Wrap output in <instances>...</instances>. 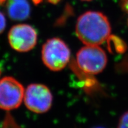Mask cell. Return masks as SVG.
<instances>
[{
	"label": "cell",
	"mask_w": 128,
	"mask_h": 128,
	"mask_svg": "<svg viewBox=\"0 0 128 128\" xmlns=\"http://www.w3.org/2000/svg\"><path fill=\"white\" fill-rule=\"evenodd\" d=\"M76 58L78 68L91 75L103 71L108 63L104 50L97 45H86L82 48L76 54Z\"/></svg>",
	"instance_id": "cell-3"
},
{
	"label": "cell",
	"mask_w": 128,
	"mask_h": 128,
	"mask_svg": "<svg viewBox=\"0 0 128 128\" xmlns=\"http://www.w3.org/2000/svg\"><path fill=\"white\" fill-rule=\"evenodd\" d=\"M6 1H7V0H0V6L4 5Z\"/></svg>",
	"instance_id": "cell-15"
},
{
	"label": "cell",
	"mask_w": 128,
	"mask_h": 128,
	"mask_svg": "<svg viewBox=\"0 0 128 128\" xmlns=\"http://www.w3.org/2000/svg\"><path fill=\"white\" fill-rule=\"evenodd\" d=\"M120 6L123 11L128 15V0H122Z\"/></svg>",
	"instance_id": "cell-12"
},
{
	"label": "cell",
	"mask_w": 128,
	"mask_h": 128,
	"mask_svg": "<svg viewBox=\"0 0 128 128\" xmlns=\"http://www.w3.org/2000/svg\"><path fill=\"white\" fill-rule=\"evenodd\" d=\"M48 2L52 4H57L60 2V0H47Z\"/></svg>",
	"instance_id": "cell-13"
},
{
	"label": "cell",
	"mask_w": 128,
	"mask_h": 128,
	"mask_svg": "<svg viewBox=\"0 0 128 128\" xmlns=\"http://www.w3.org/2000/svg\"><path fill=\"white\" fill-rule=\"evenodd\" d=\"M81 1H92V0H81Z\"/></svg>",
	"instance_id": "cell-16"
},
{
	"label": "cell",
	"mask_w": 128,
	"mask_h": 128,
	"mask_svg": "<svg viewBox=\"0 0 128 128\" xmlns=\"http://www.w3.org/2000/svg\"><path fill=\"white\" fill-rule=\"evenodd\" d=\"M118 71L122 72H128V55L118 64Z\"/></svg>",
	"instance_id": "cell-10"
},
{
	"label": "cell",
	"mask_w": 128,
	"mask_h": 128,
	"mask_svg": "<svg viewBox=\"0 0 128 128\" xmlns=\"http://www.w3.org/2000/svg\"><path fill=\"white\" fill-rule=\"evenodd\" d=\"M24 89L15 78L6 76L0 80V109L12 110L21 105Z\"/></svg>",
	"instance_id": "cell-5"
},
{
	"label": "cell",
	"mask_w": 128,
	"mask_h": 128,
	"mask_svg": "<svg viewBox=\"0 0 128 128\" xmlns=\"http://www.w3.org/2000/svg\"><path fill=\"white\" fill-rule=\"evenodd\" d=\"M70 48L60 38L48 39L43 46L42 50L43 62L51 71L62 70L70 62Z\"/></svg>",
	"instance_id": "cell-2"
},
{
	"label": "cell",
	"mask_w": 128,
	"mask_h": 128,
	"mask_svg": "<svg viewBox=\"0 0 128 128\" xmlns=\"http://www.w3.org/2000/svg\"><path fill=\"white\" fill-rule=\"evenodd\" d=\"M6 27V19L4 14L0 12V34L4 32Z\"/></svg>",
	"instance_id": "cell-11"
},
{
	"label": "cell",
	"mask_w": 128,
	"mask_h": 128,
	"mask_svg": "<svg viewBox=\"0 0 128 128\" xmlns=\"http://www.w3.org/2000/svg\"><path fill=\"white\" fill-rule=\"evenodd\" d=\"M1 70H0V75H1Z\"/></svg>",
	"instance_id": "cell-17"
},
{
	"label": "cell",
	"mask_w": 128,
	"mask_h": 128,
	"mask_svg": "<svg viewBox=\"0 0 128 128\" xmlns=\"http://www.w3.org/2000/svg\"><path fill=\"white\" fill-rule=\"evenodd\" d=\"M52 100L50 90L44 85L30 84L24 92L25 105L34 113H44L48 112L52 106Z\"/></svg>",
	"instance_id": "cell-4"
},
{
	"label": "cell",
	"mask_w": 128,
	"mask_h": 128,
	"mask_svg": "<svg viewBox=\"0 0 128 128\" xmlns=\"http://www.w3.org/2000/svg\"><path fill=\"white\" fill-rule=\"evenodd\" d=\"M118 128H128V111L122 115L118 123Z\"/></svg>",
	"instance_id": "cell-9"
},
{
	"label": "cell",
	"mask_w": 128,
	"mask_h": 128,
	"mask_svg": "<svg viewBox=\"0 0 128 128\" xmlns=\"http://www.w3.org/2000/svg\"><path fill=\"white\" fill-rule=\"evenodd\" d=\"M76 30L78 39L86 45L99 46L110 36L111 26L102 12L88 11L78 17Z\"/></svg>",
	"instance_id": "cell-1"
},
{
	"label": "cell",
	"mask_w": 128,
	"mask_h": 128,
	"mask_svg": "<svg viewBox=\"0 0 128 128\" xmlns=\"http://www.w3.org/2000/svg\"><path fill=\"white\" fill-rule=\"evenodd\" d=\"M108 42V48L110 50L114 49V52L117 53H124L126 50V44L124 41L118 37L115 36H110L107 40Z\"/></svg>",
	"instance_id": "cell-8"
},
{
	"label": "cell",
	"mask_w": 128,
	"mask_h": 128,
	"mask_svg": "<svg viewBox=\"0 0 128 128\" xmlns=\"http://www.w3.org/2000/svg\"><path fill=\"white\" fill-rule=\"evenodd\" d=\"M8 39L12 49L19 52H26L34 48L38 41L37 32L33 27L26 24L12 26Z\"/></svg>",
	"instance_id": "cell-6"
},
{
	"label": "cell",
	"mask_w": 128,
	"mask_h": 128,
	"mask_svg": "<svg viewBox=\"0 0 128 128\" xmlns=\"http://www.w3.org/2000/svg\"><path fill=\"white\" fill-rule=\"evenodd\" d=\"M7 11L11 19L22 21L29 17L30 6L28 0H8L7 4Z\"/></svg>",
	"instance_id": "cell-7"
},
{
	"label": "cell",
	"mask_w": 128,
	"mask_h": 128,
	"mask_svg": "<svg viewBox=\"0 0 128 128\" xmlns=\"http://www.w3.org/2000/svg\"><path fill=\"white\" fill-rule=\"evenodd\" d=\"M43 0H33V2L35 5H38L42 2Z\"/></svg>",
	"instance_id": "cell-14"
}]
</instances>
